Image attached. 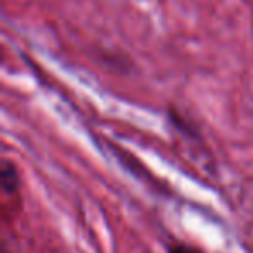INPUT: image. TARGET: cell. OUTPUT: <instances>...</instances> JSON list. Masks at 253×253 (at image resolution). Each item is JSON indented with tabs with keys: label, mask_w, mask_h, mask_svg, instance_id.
Listing matches in <instances>:
<instances>
[{
	"label": "cell",
	"mask_w": 253,
	"mask_h": 253,
	"mask_svg": "<svg viewBox=\"0 0 253 253\" xmlns=\"http://www.w3.org/2000/svg\"><path fill=\"white\" fill-rule=\"evenodd\" d=\"M0 186L5 194L18 193L19 186H21V175H19L18 167L7 158L2 160V165H0Z\"/></svg>",
	"instance_id": "1"
},
{
	"label": "cell",
	"mask_w": 253,
	"mask_h": 253,
	"mask_svg": "<svg viewBox=\"0 0 253 253\" xmlns=\"http://www.w3.org/2000/svg\"><path fill=\"white\" fill-rule=\"evenodd\" d=\"M167 253H207V252H203V250L194 245H189V243L175 241L167 246Z\"/></svg>",
	"instance_id": "2"
}]
</instances>
